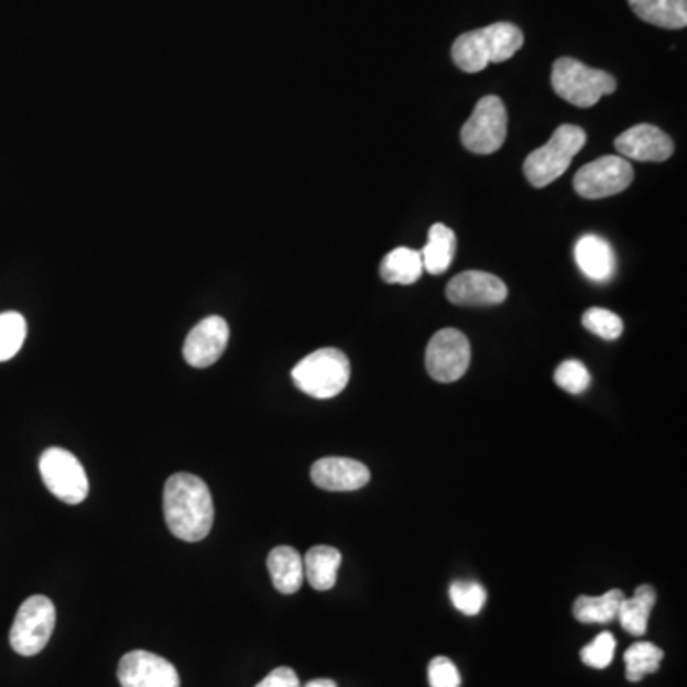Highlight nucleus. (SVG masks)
Masks as SVG:
<instances>
[{"mask_svg":"<svg viewBox=\"0 0 687 687\" xmlns=\"http://www.w3.org/2000/svg\"><path fill=\"white\" fill-rule=\"evenodd\" d=\"M163 510L168 530L186 543H199L215 523V502L207 483L194 473H174L163 494Z\"/></svg>","mask_w":687,"mask_h":687,"instance_id":"obj_1","label":"nucleus"},{"mask_svg":"<svg viewBox=\"0 0 687 687\" xmlns=\"http://www.w3.org/2000/svg\"><path fill=\"white\" fill-rule=\"evenodd\" d=\"M522 46V29L509 22L491 23L458 36L452 44L451 57L460 72L480 73L489 64L512 59Z\"/></svg>","mask_w":687,"mask_h":687,"instance_id":"obj_2","label":"nucleus"},{"mask_svg":"<svg viewBox=\"0 0 687 687\" xmlns=\"http://www.w3.org/2000/svg\"><path fill=\"white\" fill-rule=\"evenodd\" d=\"M587 143V132L575 124H561L554 130L548 143L533 151L523 163V174L533 187L550 186L566 174L572 157Z\"/></svg>","mask_w":687,"mask_h":687,"instance_id":"obj_3","label":"nucleus"},{"mask_svg":"<svg viewBox=\"0 0 687 687\" xmlns=\"http://www.w3.org/2000/svg\"><path fill=\"white\" fill-rule=\"evenodd\" d=\"M552 88L571 106L592 108L603 96L615 92L617 80L608 72L588 67L579 59L559 57L552 65Z\"/></svg>","mask_w":687,"mask_h":687,"instance_id":"obj_4","label":"nucleus"},{"mask_svg":"<svg viewBox=\"0 0 687 687\" xmlns=\"http://www.w3.org/2000/svg\"><path fill=\"white\" fill-rule=\"evenodd\" d=\"M291 374L304 394L315 400H330L344 392L350 382V359L337 348H321L302 359Z\"/></svg>","mask_w":687,"mask_h":687,"instance_id":"obj_5","label":"nucleus"},{"mask_svg":"<svg viewBox=\"0 0 687 687\" xmlns=\"http://www.w3.org/2000/svg\"><path fill=\"white\" fill-rule=\"evenodd\" d=\"M56 626V608L46 596H31L23 601L10 630V645L22 657H33L51 642Z\"/></svg>","mask_w":687,"mask_h":687,"instance_id":"obj_6","label":"nucleus"},{"mask_svg":"<svg viewBox=\"0 0 687 687\" xmlns=\"http://www.w3.org/2000/svg\"><path fill=\"white\" fill-rule=\"evenodd\" d=\"M509 134V113L499 96L481 98L470 119L460 130V140L466 150L476 155H491L501 150Z\"/></svg>","mask_w":687,"mask_h":687,"instance_id":"obj_7","label":"nucleus"},{"mask_svg":"<svg viewBox=\"0 0 687 687\" xmlns=\"http://www.w3.org/2000/svg\"><path fill=\"white\" fill-rule=\"evenodd\" d=\"M39 470L44 486L65 504H80L88 497V478L85 468L72 451L51 447L41 455Z\"/></svg>","mask_w":687,"mask_h":687,"instance_id":"obj_8","label":"nucleus"},{"mask_svg":"<svg viewBox=\"0 0 687 687\" xmlns=\"http://www.w3.org/2000/svg\"><path fill=\"white\" fill-rule=\"evenodd\" d=\"M634 182V168L629 159L621 155H606L596 159L595 163L582 166L572 179L575 192L582 199H606L623 194Z\"/></svg>","mask_w":687,"mask_h":687,"instance_id":"obj_9","label":"nucleus"},{"mask_svg":"<svg viewBox=\"0 0 687 687\" xmlns=\"http://www.w3.org/2000/svg\"><path fill=\"white\" fill-rule=\"evenodd\" d=\"M470 342L457 329L436 332L426 348V371L432 379L451 384L465 377L470 367Z\"/></svg>","mask_w":687,"mask_h":687,"instance_id":"obj_10","label":"nucleus"},{"mask_svg":"<svg viewBox=\"0 0 687 687\" xmlns=\"http://www.w3.org/2000/svg\"><path fill=\"white\" fill-rule=\"evenodd\" d=\"M121 687H179L176 666L155 653L130 652L121 658L117 668Z\"/></svg>","mask_w":687,"mask_h":687,"instance_id":"obj_11","label":"nucleus"},{"mask_svg":"<svg viewBox=\"0 0 687 687\" xmlns=\"http://www.w3.org/2000/svg\"><path fill=\"white\" fill-rule=\"evenodd\" d=\"M229 327L218 315L197 323L184 342V359L195 369H207L222 358L228 348Z\"/></svg>","mask_w":687,"mask_h":687,"instance_id":"obj_12","label":"nucleus"},{"mask_svg":"<svg viewBox=\"0 0 687 687\" xmlns=\"http://www.w3.org/2000/svg\"><path fill=\"white\" fill-rule=\"evenodd\" d=\"M445 294L457 306H494L506 301L509 288L493 273L472 270L455 275Z\"/></svg>","mask_w":687,"mask_h":687,"instance_id":"obj_13","label":"nucleus"},{"mask_svg":"<svg viewBox=\"0 0 687 687\" xmlns=\"http://www.w3.org/2000/svg\"><path fill=\"white\" fill-rule=\"evenodd\" d=\"M615 150L619 155L644 163H663L673 157L674 142L655 124H636L617 137Z\"/></svg>","mask_w":687,"mask_h":687,"instance_id":"obj_14","label":"nucleus"},{"mask_svg":"<svg viewBox=\"0 0 687 687\" xmlns=\"http://www.w3.org/2000/svg\"><path fill=\"white\" fill-rule=\"evenodd\" d=\"M369 480V468L353 458L325 457L312 466V481L325 491H358Z\"/></svg>","mask_w":687,"mask_h":687,"instance_id":"obj_15","label":"nucleus"},{"mask_svg":"<svg viewBox=\"0 0 687 687\" xmlns=\"http://www.w3.org/2000/svg\"><path fill=\"white\" fill-rule=\"evenodd\" d=\"M575 262L588 280L608 283L617 272V258L613 247L600 236L580 237L575 244Z\"/></svg>","mask_w":687,"mask_h":687,"instance_id":"obj_16","label":"nucleus"},{"mask_svg":"<svg viewBox=\"0 0 687 687\" xmlns=\"http://www.w3.org/2000/svg\"><path fill=\"white\" fill-rule=\"evenodd\" d=\"M268 571L281 595H294L304 582V559L291 546H277L268 556Z\"/></svg>","mask_w":687,"mask_h":687,"instance_id":"obj_17","label":"nucleus"},{"mask_svg":"<svg viewBox=\"0 0 687 687\" xmlns=\"http://www.w3.org/2000/svg\"><path fill=\"white\" fill-rule=\"evenodd\" d=\"M632 12L642 22L661 29H684L687 25V0H629Z\"/></svg>","mask_w":687,"mask_h":687,"instance_id":"obj_18","label":"nucleus"},{"mask_svg":"<svg viewBox=\"0 0 687 687\" xmlns=\"http://www.w3.org/2000/svg\"><path fill=\"white\" fill-rule=\"evenodd\" d=\"M304 579L315 590H330L337 585L338 569L342 564V554L332 546H314L304 556Z\"/></svg>","mask_w":687,"mask_h":687,"instance_id":"obj_19","label":"nucleus"},{"mask_svg":"<svg viewBox=\"0 0 687 687\" xmlns=\"http://www.w3.org/2000/svg\"><path fill=\"white\" fill-rule=\"evenodd\" d=\"M457 251V236L451 228L445 223H434L429 228L428 243L424 244L421 251L423 258L424 272L432 275H441L451 268Z\"/></svg>","mask_w":687,"mask_h":687,"instance_id":"obj_20","label":"nucleus"},{"mask_svg":"<svg viewBox=\"0 0 687 687\" xmlns=\"http://www.w3.org/2000/svg\"><path fill=\"white\" fill-rule=\"evenodd\" d=\"M655 601H657V592L650 585L637 587L632 598L624 596L619 613H617L621 626L632 636H644Z\"/></svg>","mask_w":687,"mask_h":687,"instance_id":"obj_21","label":"nucleus"},{"mask_svg":"<svg viewBox=\"0 0 687 687\" xmlns=\"http://www.w3.org/2000/svg\"><path fill=\"white\" fill-rule=\"evenodd\" d=\"M423 272L421 251H413L407 247H397L388 252L380 264V277L392 285H413L421 280Z\"/></svg>","mask_w":687,"mask_h":687,"instance_id":"obj_22","label":"nucleus"},{"mask_svg":"<svg viewBox=\"0 0 687 687\" xmlns=\"http://www.w3.org/2000/svg\"><path fill=\"white\" fill-rule=\"evenodd\" d=\"M623 600V590L619 588L601 596H579L572 606V615L585 624L613 623Z\"/></svg>","mask_w":687,"mask_h":687,"instance_id":"obj_23","label":"nucleus"},{"mask_svg":"<svg viewBox=\"0 0 687 687\" xmlns=\"http://www.w3.org/2000/svg\"><path fill=\"white\" fill-rule=\"evenodd\" d=\"M665 653L652 642H637L630 645L624 653V665H626V680L642 681L647 674L657 673L661 661Z\"/></svg>","mask_w":687,"mask_h":687,"instance_id":"obj_24","label":"nucleus"},{"mask_svg":"<svg viewBox=\"0 0 687 687\" xmlns=\"http://www.w3.org/2000/svg\"><path fill=\"white\" fill-rule=\"evenodd\" d=\"M28 335L25 317L18 312L0 314V363L14 358L22 350Z\"/></svg>","mask_w":687,"mask_h":687,"instance_id":"obj_25","label":"nucleus"},{"mask_svg":"<svg viewBox=\"0 0 687 687\" xmlns=\"http://www.w3.org/2000/svg\"><path fill=\"white\" fill-rule=\"evenodd\" d=\"M449 596H451L452 606L468 617L478 615L487 601L486 588L476 580L452 582L451 588H449Z\"/></svg>","mask_w":687,"mask_h":687,"instance_id":"obj_26","label":"nucleus"},{"mask_svg":"<svg viewBox=\"0 0 687 687\" xmlns=\"http://www.w3.org/2000/svg\"><path fill=\"white\" fill-rule=\"evenodd\" d=\"M582 325L603 340H617L623 335V319L606 308H590L585 312Z\"/></svg>","mask_w":687,"mask_h":687,"instance_id":"obj_27","label":"nucleus"},{"mask_svg":"<svg viewBox=\"0 0 687 687\" xmlns=\"http://www.w3.org/2000/svg\"><path fill=\"white\" fill-rule=\"evenodd\" d=\"M554 382L561 390H566L567 394H585L590 388V372L577 359H567L564 363H559L554 372Z\"/></svg>","mask_w":687,"mask_h":687,"instance_id":"obj_28","label":"nucleus"},{"mask_svg":"<svg viewBox=\"0 0 687 687\" xmlns=\"http://www.w3.org/2000/svg\"><path fill=\"white\" fill-rule=\"evenodd\" d=\"M615 636L611 632H601L595 637V642H590L580 650V658L590 668L603 670L611 665V661L615 657Z\"/></svg>","mask_w":687,"mask_h":687,"instance_id":"obj_29","label":"nucleus"},{"mask_svg":"<svg viewBox=\"0 0 687 687\" xmlns=\"http://www.w3.org/2000/svg\"><path fill=\"white\" fill-rule=\"evenodd\" d=\"M429 687H460L462 678L451 658L434 657L428 665Z\"/></svg>","mask_w":687,"mask_h":687,"instance_id":"obj_30","label":"nucleus"},{"mask_svg":"<svg viewBox=\"0 0 687 687\" xmlns=\"http://www.w3.org/2000/svg\"><path fill=\"white\" fill-rule=\"evenodd\" d=\"M257 687H301V680L288 666H280L265 676Z\"/></svg>","mask_w":687,"mask_h":687,"instance_id":"obj_31","label":"nucleus"},{"mask_svg":"<svg viewBox=\"0 0 687 687\" xmlns=\"http://www.w3.org/2000/svg\"><path fill=\"white\" fill-rule=\"evenodd\" d=\"M306 687H337V681L329 680V678H317L306 684Z\"/></svg>","mask_w":687,"mask_h":687,"instance_id":"obj_32","label":"nucleus"}]
</instances>
